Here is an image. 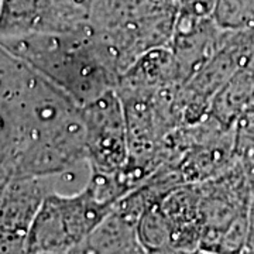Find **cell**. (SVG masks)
Listing matches in <instances>:
<instances>
[{
  "label": "cell",
  "mask_w": 254,
  "mask_h": 254,
  "mask_svg": "<svg viewBox=\"0 0 254 254\" xmlns=\"http://www.w3.org/2000/svg\"><path fill=\"white\" fill-rule=\"evenodd\" d=\"M86 137L85 151L92 173L116 177L128 160L125 109L116 89L82 108Z\"/></svg>",
  "instance_id": "1"
}]
</instances>
